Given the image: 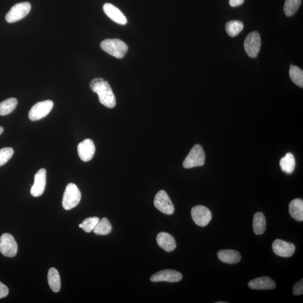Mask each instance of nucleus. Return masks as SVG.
I'll return each mask as SVG.
<instances>
[{
    "instance_id": "6e6552de",
    "label": "nucleus",
    "mask_w": 303,
    "mask_h": 303,
    "mask_svg": "<svg viewBox=\"0 0 303 303\" xmlns=\"http://www.w3.org/2000/svg\"><path fill=\"white\" fill-rule=\"evenodd\" d=\"M0 251L4 256L10 258L16 256L17 254V243L10 233H3L0 238Z\"/></svg>"
},
{
    "instance_id": "0eeeda50",
    "label": "nucleus",
    "mask_w": 303,
    "mask_h": 303,
    "mask_svg": "<svg viewBox=\"0 0 303 303\" xmlns=\"http://www.w3.org/2000/svg\"><path fill=\"white\" fill-rule=\"evenodd\" d=\"M244 46L248 56L251 58L256 57L260 52L261 46L260 34L258 32L250 33L244 41Z\"/></svg>"
},
{
    "instance_id": "5701e85b",
    "label": "nucleus",
    "mask_w": 303,
    "mask_h": 303,
    "mask_svg": "<svg viewBox=\"0 0 303 303\" xmlns=\"http://www.w3.org/2000/svg\"><path fill=\"white\" fill-rule=\"evenodd\" d=\"M93 231L98 235H107L111 232L112 226L108 219L104 217L100 220Z\"/></svg>"
},
{
    "instance_id": "dca6fc26",
    "label": "nucleus",
    "mask_w": 303,
    "mask_h": 303,
    "mask_svg": "<svg viewBox=\"0 0 303 303\" xmlns=\"http://www.w3.org/2000/svg\"><path fill=\"white\" fill-rule=\"evenodd\" d=\"M103 9L107 16L110 18L112 20L116 22V23L121 25H125L127 23L125 16L118 7L113 5L111 3H105Z\"/></svg>"
},
{
    "instance_id": "72a5a7b5",
    "label": "nucleus",
    "mask_w": 303,
    "mask_h": 303,
    "mask_svg": "<svg viewBox=\"0 0 303 303\" xmlns=\"http://www.w3.org/2000/svg\"><path fill=\"white\" fill-rule=\"evenodd\" d=\"M226 303V302H217L216 303Z\"/></svg>"
},
{
    "instance_id": "6ab92c4d",
    "label": "nucleus",
    "mask_w": 303,
    "mask_h": 303,
    "mask_svg": "<svg viewBox=\"0 0 303 303\" xmlns=\"http://www.w3.org/2000/svg\"><path fill=\"white\" fill-rule=\"evenodd\" d=\"M289 213L294 220L298 221H303V201L299 198L295 199L290 203Z\"/></svg>"
},
{
    "instance_id": "f3484780",
    "label": "nucleus",
    "mask_w": 303,
    "mask_h": 303,
    "mask_svg": "<svg viewBox=\"0 0 303 303\" xmlns=\"http://www.w3.org/2000/svg\"><path fill=\"white\" fill-rule=\"evenodd\" d=\"M156 240L158 245L167 252L173 251L177 247L174 237L169 233L165 232L159 233Z\"/></svg>"
},
{
    "instance_id": "393cba45",
    "label": "nucleus",
    "mask_w": 303,
    "mask_h": 303,
    "mask_svg": "<svg viewBox=\"0 0 303 303\" xmlns=\"http://www.w3.org/2000/svg\"><path fill=\"white\" fill-rule=\"evenodd\" d=\"M244 24L239 20H232L228 22L226 24V31L229 36H236L243 31Z\"/></svg>"
},
{
    "instance_id": "2f4dec72",
    "label": "nucleus",
    "mask_w": 303,
    "mask_h": 303,
    "mask_svg": "<svg viewBox=\"0 0 303 303\" xmlns=\"http://www.w3.org/2000/svg\"><path fill=\"white\" fill-rule=\"evenodd\" d=\"M244 0H229V3L232 7H237L242 5Z\"/></svg>"
},
{
    "instance_id": "bb28decb",
    "label": "nucleus",
    "mask_w": 303,
    "mask_h": 303,
    "mask_svg": "<svg viewBox=\"0 0 303 303\" xmlns=\"http://www.w3.org/2000/svg\"><path fill=\"white\" fill-rule=\"evenodd\" d=\"M302 3V0H286L284 10L287 17H291L297 12Z\"/></svg>"
},
{
    "instance_id": "b1692460",
    "label": "nucleus",
    "mask_w": 303,
    "mask_h": 303,
    "mask_svg": "<svg viewBox=\"0 0 303 303\" xmlns=\"http://www.w3.org/2000/svg\"><path fill=\"white\" fill-rule=\"evenodd\" d=\"M18 101L16 98H10L0 103V115L5 116L12 113L17 107Z\"/></svg>"
},
{
    "instance_id": "7c9ffc66",
    "label": "nucleus",
    "mask_w": 303,
    "mask_h": 303,
    "mask_svg": "<svg viewBox=\"0 0 303 303\" xmlns=\"http://www.w3.org/2000/svg\"><path fill=\"white\" fill-rule=\"evenodd\" d=\"M9 294V289L5 284L0 282V299L5 298Z\"/></svg>"
},
{
    "instance_id": "1a4fd4ad",
    "label": "nucleus",
    "mask_w": 303,
    "mask_h": 303,
    "mask_svg": "<svg viewBox=\"0 0 303 303\" xmlns=\"http://www.w3.org/2000/svg\"><path fill=\"white\" fill-rule=\"evenodd\" d=\"M154 204L156 209L167 215L174 213V204L165 191H160L155 196Z\"/></svg>"
},
{
    "instance_id": "a211bd4d",
    "label": "nucleus",
    "mask_w": 303,
    "mask_h": 303,
    "mask_svg": "<svg viewBox=\"0 0 303 303\" xmlns=\"http://www.w3.org/2000/svg\"><path fill=\"white\" fill-rule=\"evenodd\" d=\"M217 256L221 262L231 265L238 264L242 258L238 251L231 250L218 251Z\"/></svg>"
},
{
    "instance_id": "412c9836",
    "label": "nucleus",
    "mask_w": 303,
    "mask_h": 303,
    "mask_svg": "<svg viewBox=\"0 0 303 303\" xmlns=\"http://www.w3.org/2000/svg\"><path fill=\"white\" fill-rule=\"evenodd\" d=\"M295 165H296L295 159L291 153H287L285 156L280 160V166L281 169L284 172L287 174H290L293 172Z\"/></svg>"
},
{
    "instance_id": "f257e3e1",
    "label": "nucleus",
    "mask_w": 303,
    "mask_h": 303,
    "mask_svg": "<svg viewBox=\"0 0 303 303\" xmlns=\"http://www.w3.org/2000/svg\"><path fill=\"white\" fill-rule=\"evenodd\" d=\"M90 87L93 92L98 94L102 105L109 108L115 107L116 98L108 82L103 78H95L91 81Z\"/></svg>"
},
{
    "instance_id": "f03ea898",
    "label": "nucleus",
    "mask_w": 303,
    "mask_h": 303,
    "mask_svg": "<svg viewBox=\"0 0 303 303\" xmlns=\"http://www.w3.org/2000/svg\"><path fill=\"white\" fill-rule=\"evenodd\" d=\"M102 50L112 56L121 58L125 55L128 47L119 39H107L101 43Z\"/></svg>"
},
{
    "instance_id": "2eb2a0df",
    "label": "nucleus",
    "mask_w": 303,
    "mask_h": 303,
    "mask_svg": "<svg viewBox=\"0 0 303 303\" xmlns=\"http://www.w3.org/2000/svg\"><path fill=\"white\" fill-rule=\"evenodd\" d=\"M248 286L253 290H273L276 288L274 281L267 276L258 277L251 280Z\"/></svg>"
},
{
    "instance_id": "20e7f679",
    "label": "nucleus",
    "mask_w": 303,
    "mask_h": 303,
    "mask_svg": "<svg viewBox=\"0 0 303 303\" xmlns=\"http://www.w3.org/2000/svg\"><path fill=\"white\" fill-rule=\"evenodd\" d=\"M81 199V193L74 183H69L65 189L63 199V206L66 210L74 209Z\"/></svg>"
},
{
    "instance_id": "473e14b6",
    "label": "nucleus",
    "mask_w": 303,
    "mask_h": 303,
    "mask_svg": "<svg viewBox=\"0 0 303 303\" xmlns=\"http://www.w3.org/2000/svg\"><path fill=\"white\" fill-rule=\"evenodd\" d=\"M3 131V128L2 126H0V135H1Z\"/></svg>"
},
{
    "instance_id": "cd10ccee",
    "label": "nucleus",
    "mask_w": 303,
    "mask_h": 303,
    "mask_svg": "<svg viewBox=\"0 0 303 303\" xmlns=\"http://www.w3.org/2000/svg\"><path fill=\"white\" fill-rule=\"evenodd\" d=\"M99 221L100 218L97 217L87 218L82 222V224L79 225V227L82 228L85 232L89 233L93 231L95 226Z\"/></svg>"
},
{
    "instance_id": "4468645a",
    "label": "nucleus",
    "mask_w": 303,
    "mask_h": 303,
    "mask_svg": "<svg viewBox=\"0 0 303 303\" xmlns=\"http://www.w3.org/2000/svg\"><path fill=\"white\" fill-rule=\"evenodd\" d=\"M46 185V170L40 169L35 176V182L33 185L31 193L32 196L38 197L43 195Z\"/></svg>"
},
{
    "instance_id": "f8f14e48",
    "label": "nucleus",
    "mask_w": 303,
    "mask_h": 303,
    "mask_svg": "<svg viewBox=\"0 0 303 303\" xmlns=\"http://www.w3.org/2000/svg\"><path fill=\"white\" fill-rule=\"evenodd\" d=\"M272 250L277 255L282 257H290L294 254L295 246L293 243L286 242L281 239H276L273 242Z\"/></svg>"
},
{
    "instance_id": "c756f323",
    "label": "nucleus",
    "mask_w": 303,
    "mask_h": 303,
    "mask_svg": "<svg viewBox=\"0 0 303 303\" xmlns=\"http://www.w3.org/2000/svg\"><path fill=\"white\" fill-rule=\"evenodd\" d=\"M293 294L295 295H301L303 294V280L302 279L295 284L293 288Z\"/></svg>"
},
{
    "instance_id": "423d86ee",
    "label": "nucleus",
    "mask_w": 303,
    "mask_h": 303,
    "mask_svg": "<svg viewBox=\"0 0 303 303\" xmlns=\"http://www.w3.org/2000/svg\"><path fill=\"white\" fill-rule=\"evenodd\" d=\"M31 9V5L28 2L17 3L6 15V20L10 23L19 21L26 17Z\"/></svg>"
},
{
    "instance_id": "4be33fe9",
    "label": "nucleus",
    "mask_w": 303,
    "mask_h": 303,
    "mask_svg": "<svg viewBox=\"0 0 303 303\" xmlns=\"http://www.w3.org/2000/svg\"><path fill=\"white\" fill-rule=\"evenodd\" d=\"M253 228L254 232L256 235H262L265 232L266 221L264 214L257 213L254 215Z\"/></svg>"
},
{
    "instance_id": "39448f33",
    "label": "nucleus",
    "mask_w": 303,
    "mask_h": 303,
    "mask_svg": "<svg viewBox=\"0 0 303 303\" xmlns=\"http://www.w3.org/2000/svg\"><path fill=\"white\" fill-rule=\"evenodd\" d=\"M53 102L46 100L38 102L33 107L29 112V118L31 121H37L49 115L52 110Z\"/></svg>"
},
{
    "instance_id": "a878e982",
    "label": "nucleus",
    "mask_w": 303,
    "mask_h": 303,
    "mask_svg": "<svg viewBox=\"0 0 303 303\" xmlns=\"http://www.w3.org/2000/svg\"><path fill=\"white\" fill-rule=\"evenodd\" d=\"M289 75L291 80L299 87H303V71L296 66L290 65Z\"/></svg>"
},
{
    "instance_id": "9b49d317",
    "label": "nucleus",
    "mask_w": 303,
    "mask_h": 303,
    "mask_svg": "<svg viewBox=\"0 0 303 303\" xmlns=\"http://www.w3.org/2000/svg\"><path fill=\"white\" fill-rule=\"evenodd\" d=\"M182 276L179 272L173 269H165L157 272L151 277V281L153 283L166 282L177 283L181 280Z\"/></svg>"
},
{
    "instance_id": "7ed1b4c3",
    "label": "nucleus",
    "mask_w": 303,
    "mask_h": 303,
    "mask_svg": "<svg viewBox=\"0 0 303 303\" xmlns=\"http://www.w3.org/2000/svg\"><path fill=\"white\" fill-rule=\"evenodd\" d=\"M206 155L201 145L196 144L193 146L187 158L184 160L185 169H191L195 167L202 166L205 163Z\"/></svg>"
},
{
    "instance_id": "9d476101",
    "label": "nucleus",
    "mask_w": 303,
    "mask_h": 303,
    "mask_svg": "<svg viewBox=\"0 0 303 303\" xmlns=\"http://www.w3.org/2000/svg\"><path fill=\"white\" fill-rule=\"evenodd\" d=\"M191 214L193 221L199 226H207L210 223L212 219V214L210 210L205 206H196L193 208Z\"/></svg>"
},
{
    "instance_id": "ddd939ff",
    "label": "nucleus",
    "mask_w": 303,
    "mask_h": 303,
    "mask_svg": "<svg viewBox=\"0 0 303 303\" xmlns=\"http://www.w3.org/2000/svg\"><path fill=\"white\" fill-rule=\"evenodd\" d=\"M96 152L94 142L90 139H86L78 145V152L79 158L84 162H89L92 160Z\"/></svg>"
},
{
    "instance_id": "c85d7f7f",
    "label": "nucleus",
    "mask_w": 303,
    "mask_h": 303,
    "mask_svg": "<svg viewBox=\"0 0 303 303\" xmlns=\"http://www.w3.org/2000/svg\"><path fill=\"white\" fill-rule=\"evenodd\" d=\"M14 150L12 148L5 147L0 149V166L4 165L12 158Z\"/></svg>"
},
{
    "instance_id": "aec40b11",
    "label": "nucleus",
    "mask_w": 303,
    "mask_h": 303,
    "mask_svg": "<svg viewBox=\"0 0 303 303\" xmlns=\"http://www.w3.org/2000/svg\"><path fill=\"white\" fill-rule=\"evenodd\" d=\"M48 282L51 289L54 293H58L61 289V280L59 273L54 268H51L48 272Z\"/></svg>"
}]
</instances>
